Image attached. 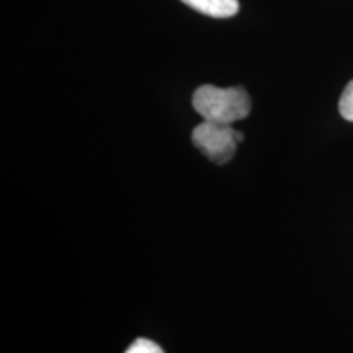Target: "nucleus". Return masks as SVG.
Masks as SVG:
<instances>
[{"instance_id": "obj_1", "label": "nucleus", "mask_w": 353, "mask_h": 353, "mask_svg": "<svg viewBox=\"0 0 353 353\" xmlns=\"http://www.w3.org/2000/svg\"><path fill=\"white\" fill-rule=\"evenodd\" d=\"M250 97L242 87L219 88L214 85H201L193 94V108L201 114L205 121L232 123L244 120L250 113Z\"/></svg>"}, {"instance_id": "obj_3", "label": "nucleus", "mask_w": 353, "mask_h": 353, "mask_svg": "<svg viewBox=\"0 0 353 353\" xmlns=\"http://www.w3.org/2000/svg\"><path fill=\"white\" fill-rule=\"evenodd\" d=\"M182 2L193 10L214 19H229L239 12L237 0H182Z\"/></svg>"}, {"instance_id": "obj_2", "label": "nucleus", "mask_w": 353, "mask_h": 353, "mask_svg": "<svg viewBox=\"0 0 353 353\" xmlns=\"http://www.w3.org/2000/svg\"><path fill=\"white\" fill-rule=\"evenodd\" d=\"M242 139L244 136L231 125L205 120L192 132L193 144L214 164H226L231 161Z\"/></svg>"}, {"instance_id": "obj_4", "label": "nucleus", "mask_w": 353, "mask_h": 353, "mask_svg": "<svg viewBox=\"0 0 353 353\" xmlns=\"http://www.w3.org/2000/svg\"><path fill=\"white\" fill-rule=\"evenodd\" d=\"M339 112H341L342 118L353 123V81L348 82L347 87L343 88L341 101H339Z\"/></svg>"}, {"instance_id": "obj_5", "label": "nucleus", "mask_w": 353, "mask_h": 353, "mask_svg": "<svg viewBox=\"0 0 353 353\" xmlns=\"http://www.w3.org/2000/svg\"><path fill=\"white\" fill-rule=\"evenodd\" d=\"M125 353H164V350L156 342L148 341V339H138L131 343V347Z\"/></svg>"}]
</instances>
